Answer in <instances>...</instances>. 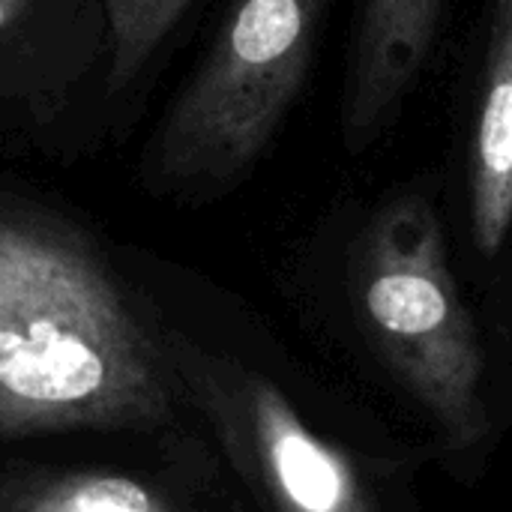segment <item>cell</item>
<instances>
[{
	"label": "cell",
	"mask_w": 512,
	"mask_h": 512,
	"mask_svg": "<svg viewBox=\"0 0 512 512\" xmlns=\"http://www.w3.org/2000/svg\"><path fill=\"white\" fill-rule=\"evenodd\" d=\"M447 0H360L342 129L351 147L372 144L420 81Z\"/></svg>",
	"instance_id": "5"
},
{
	"label": "cell",
	"mask_w": 512,
	"mask_h": 512,
	"mask_svg": "<svg viewBox=\"0 0 512 512\" xmlns=\"http://www.w3.org/2000/svg\"><path fill=\"white\" fill-rule=\"evenodd\" d=\"M327 0H231L144 156L159 192L201 195L240 180L270 147L312 69Z\"/></svg>",
	"instance_id": "2"
},
{
	"label": "cell",
	"mask_w": 512,
	"mask_h": 512,
	"mask_svg": "<svg viewBox=\"0 0 512 512\" xmlns=\"http://www.w3.org/2000/svg\"><path fill=\"white\" fill-rule=\"evenodd\" d=\"M102 6L111 27L108 87L123 90L144 72L195 0H102Z\"/></svg>",
	"instance_id": "8"
},
{
	"label": "cell",
	"mask_w": 512,
	"mask_h": 512,
	"mask_svg": "<svg viewBox=\"0 0 512 512\" xmlns=\"http://www.w3.org/2000/svg\"><path fill=\"white\" fill-rule=\"evenodd\" d=\"M159 339L177 393L267 510L378 512L351 459L318 438L276 384L174 327H159Z\"/></svg>",
	"instance_id": "4"
},
{
	"label": "cell",
	"mask_w": 512,
	"mask_h": 512,
	"mask_svg": "<svg viewBox=\"0 0 512 512\" xmlns=\"http://www.w3.org/2000/svg\"><path fill=\"white\" fill-rule=\"evenodd\" d=\"M18 3H21V0H0V24L12 15V9H15Z\"/></svg>",
	"instance_id": "9"
},
{
	"label": "cell",
	"mask_w": 512,
	"mask_h": 512,
	"mask_svg": "<svg viewBox=\"0 0 512 512\" xmlns=\"http://www.w3.org/2000/svg\"><path fill=\"white\" fill-rule=\"evenodd\" d=\"M159 327L102 258L39 216H0V438L144 432L174 417Z\"/></svg>",
	"instance_id": "1"
},
{
	"label": "cell",
	"mask_w": 512,
	"mask_h": 512,
	"mask_svg": "<svg viewBox=\"0 0 512 512\" xmlns=\"http://www.w3.org/2000/svg\"><path fill=\"white\" fill-rule=\"evenodd\" d=\"M357 294L372 339L450 444L489 435L483 354L456 291L444 228L423 195L387 201L357 249Z\"/></svg>",
	"instance_id": "3"
},
{
	"label": "cell",
	"mask_w": 512,
	"mask_h": 512,
	"mask_svg": "<svg viewBox=\"0 0 512 512\" xmlns=\"http://www.w3.org/2000/svg\"><path fill=\"white\" fill-rule=\"evenodd\" d=\"M0 512H180L159 489L126 474L69 471L12 486Z\"/></svg>",
	"instance_id": "7"
},
{
	"label": "cell",
	"mask_w": 512,
	"mask_h": 512,
	"mask_svg": "<svg viewBox=\"0 0 512 512\" xmlns=\"http://www.w3.org/2000/svg\"><path fill=\"white\" fill-rule=\"evenodd\" d=\"M468 177L474 240L492 258L512 228V0L492 3Z\"/></svg>",
	"instance_id": "6"
}]
</instances>
